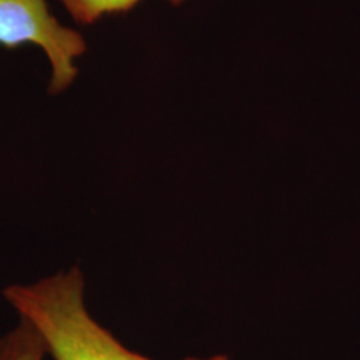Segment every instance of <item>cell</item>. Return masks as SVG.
I'll return each mask as SVG.
<instances>
[{
  "mask_svg": "<svg viewBox=\"0 0 360 360\" xmlns=\"http://www.w3.org/2000/svg\"><path fill=\"white\" fill-rule=\"evenodd\" d=\"M4 297L27 319L45 342L53 360H154L125 347L102 327L85 305V278L79 265L58 270L34 283H15ZM184 360H229L227 355Z\"/></svg>",
  "mask_w": 360,
  "mask_h": 360,
  "instance_id": "6da1fadb",
  "label": "cell"
},
{
  "mask_svg": "<svg viewBox=\"0 0 360 360\" xmlns=\"http://www.w3.org/2000/svg\"><path fill=\"white\" fill-rule=\"evenodd\" d=\"M20 321L12 330L0 337V360H45L47 347L32 323Z\"/></svg>",
  "mask_w": 360,
  "mask_h": 360,
  "instance_id": "3957f363",
  "label": "cell"
},
{
  "mask_svg": "<svg viewBox=\"0 0 360 360\" xmlns=\"http://www.w3.org/2000/svg\"><path fill=\"white\" fill-rule=\"evenodd\" d=\"M77 24L92 25L103 15L124 13L137 6L141 0H60ZM172 6L186 2V0H167Z\"/></svg>",
  "mask_w": 360,
  "mask_h": 360,
  "instance_id": "277c9868",
  "label": "cell"
},
{
  "mask_svg": "<svg viewBox=\"0 0 360 360\" xmlns=\"http://www.w3.org/2000/svg\"><path fill=\"white\" fill-rule=\"evenodd\" d=\"M32 44L42 49L51 62L49 92L60 94L74 84L87 44L77 30L62 25L45 0H0V45L7 49Z\"/></svg>",
  "mask_w": 360,
  "mask_h": 360,
  "instance_id": "7a4b0ae2",
  "label": "cell"
}]
</instances>
